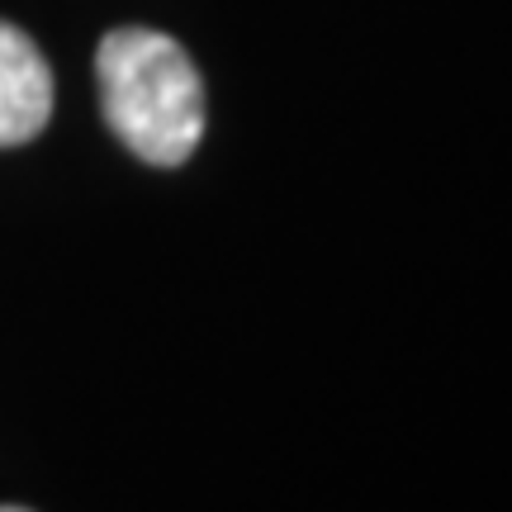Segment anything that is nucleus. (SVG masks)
<instances>
[{"mask_svg":"<svg viewBox=\"0 0 512 512\" xmlns=\"http://www.w3.org/2000/svg\"><path fill=\"white\" fill-rule=\"evenodd\" d=\"M100 110L114 138L147 166H181L204 138V86L171 34L114 29L95 53Z\"/></svg>","mask_w":512,"mask_h":512,"instance_id":"1","label":"nucleus"},{"mask_svg":"<svg viewBox=\"0 0 512 512\" xmlns=\"http://www.w3.org/2000/svg\"><path fill=\"white\" fill-rule=\"evenodd\" d=\"M53 119V72L24 29L0 19V147L38 138Z\"/></svg>","mask_w":512,"mask_h":512,"instance_id":"2","label":"nucleus"},{"mask_svg":"<svg viewBox=\"0 0 512 512\" xmlns=\"http://www.w3.org/2000/svg\"><path fill=\"white\" fill-rule=\"evenodd\" d=\"M0 512H29V508H19V503H0Z\"/></svg>","mask_w":512,"mask_h":512,"instance_id":"3","label":"nucleus"}]
</instances>
